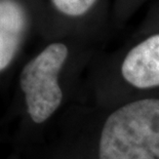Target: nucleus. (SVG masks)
Segmentation results:
<instances>
[{
	"label": "nucleus",
	"mask_w": 159,
	"mask_h": 159,
	"mask_svg": "<svg viewBox=\"0 0 159 159\" xmlns=\"http://www.w3.org/2000/svg\"><path fill=\"white\" fill-rule=\"evenodd\" d=\"M55 11L70 19L84 18L93 12L105 0H49Z\"/></svg>",
	"instance_id": "obj_5"
},
{
	"label": "nucleus",
	"mask_w": 159,
	"mask_h": 159,
	"mask_svg": "<svg viewBox=\"0 0 159 159\" xmlns=\"http://www.w3.org/2000/svg\"><path fill=\"white\" fill-rule=\"evenodd\" d=\"M123 79L137 89L159 86V33H155L128 50L121 63Z\"/></svg>",
	"instance_id": "obj_3"
},
{
	"label": "nucleus",
	"mask_w": 159,
	"mask_h": 159,
	"mask_svg": "<svg viewBox=\"0 0 159 159\" xmlns=\"http://www.w3.org/2000/svg\"><path fill=\"white\" fill-rule=\"evenodd\" d=\"M68 55L66 44L50 43L22 70L20 85L25 93L28 113L36 123L48 119L62 103L63 93L57 78Z\"/></svg>",
	"instance_id": "obj_2"
},
{
	"label": "nucleus",
	"mask_w": 159,
	"mask_h": 159,
	"mask_svg": "<svg viewBox=\"0 0 159 159\" xmlns=\"http://www.w3.org/2000/svg\"><path fill=\"white\" fill-rule=\"evenodd\" d=\"M145 0H114L115 9L119 15H126L133 11L141 3H144Z\"/></svg>",
	"instance_id": "obj_6"
},
{
	"label": "nucleus",
	"mask_w": 159,
	"mask_h": 159,
	"mask_svg": "<svg viewBox=\"0 0 159 159\" xmlns=\"http://www.w3.org/2000/svg\"><path fill=\"white\" fill-rule=\"evenodd\" d=\"M29 26V12L21 0H0V72L15 59Z\"/></svg>",
	"instance_id": "obj_4"
},
{
	"label": "nucleus",
	"mask_w": 159,
	"mask_h": 159,
	"mask_svg": "<svg viewBox=\"0 0 159 159\" xmlns=\"http://www.w3.org/2000/svg\"><path fill=\"white\" fill-rule=\"evenodd\" d=\"M99 159H159V100L136 101L114 111L102 129Z\"/></svg>",
	"instance_id": "obj_1"
}]
</instances>
